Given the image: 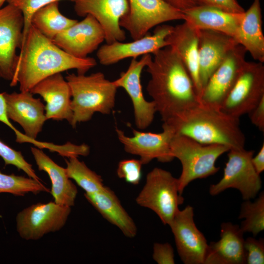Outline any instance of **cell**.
Segmentation results:
<instances>
[{
	"instance_id": "obj_1",
	"label": "cell",
	"mask_w": 264,
	"mask_h": 264,
	"mask_svg": "<svg viewBox=\"0 0 264 264\" xmlns=\"http://www.w3.org/2000/svg\"><path fill=\"white\" fill-rule=\"evenodd\" d=\"M146 66L151 78L146 90L163 122L199 103L191 78L170 46L153 53Z\"/></svg>"
},
{
	"instance_id": "obj_2",
	"label": "cell",
	"mask_w": 264,
	"mask_h": 264,
	"mask_svg": "<svg viewBox=\"0 0 264 264\" xmlns=\"http://www.w3.org/2000/svg\"><path fill=\"white\" fill-rule=\"evenodd\" d=\"M96 65L93 58H79L66 53L31 25L10 86L18 83L21 91H30L50 75L72 69H76L77 74H85Z\"/></svg>"
},
{
	"instance_id": "obj_3",
	"label": "cell",
	"mask_w": 264,
	"mask_h": 264,
	"mask_svg": "<svg viewBox=\"0 0 264 264\" xmlns=\"http://www.w3.org/2000/svg\"><path fill=\"white\" fill-rule=\"evenodd\" d=\"M175 135L189 137L204 144H220L244 148L245 138L240 119L220 109L199 103L163 122Z\"/></svg>"
},
{
	"instance_id": "obj_4",
	"label": "cell",
	"mask_w": 264,
	"mask_h": 264,
	"mask_svg": "<svg viewBox=\"0 0 264 264\" xmlns=\"http://www.w3.org/2000/svg\"><path fill=\"white\" fill-rule=\"evenodd\" d=\"M71 92L73 118L70 125L75 128L90 120L95 112L108 114L113 109L118 88L101 72L85 74H68L66 77Z\"/></svg>"
},
{
	"instance_id": "obj_5",
	"label": "cell",
	"mask_w": 264,
	"mask_h": 264,
	"mask_svg": "<svg viewBox=\"0 0 264 264\" xmlns=\"http://www.w3.org/2000/svg\"><path fill=\"white\" fill-rule=\"evenodd\" d=\"M170 148L174 158H177L182 165L178 178L181 195L191 181L216 174L220 169L215 165L217 159L230 150L224 145L204 144L182 135H174Z\"/></svg>"
},
{
	"instance_id": "obj_6",
	"label": "cell",
	"mask_w": 264,
	"mask_h": 264,
	"mask_svg": "<svg viewBox=\"0 0 264 264\" xmlns=\"http://www.w3.org/2000/svg\"><path fill=\"white\" fill-rule=\"evenodd\" d=\"M184 200L179 193L178 178L158 167L147 175L145 184L135 199L138 205L154 211L164 224L168 225Z\"/></svg>"
},
{
	"instance_id": "obj_7",
	"label": "cell",
	"mask_w": 264,
	"mask_h": 264,
	"mask_svg": "<svg viewBox=\"0 0 264 264\" xmlns=\"http://www.w3.org/2000/svg\"><path fill=\"white\" fill-rule=\"evenodd\" d=\"M253 155L252 150L230 149L223 176L217 183L211 185L210 194L216 196L227 189L234 188L240 192L244 200L255 198L261 189L262 181L251 162Z\"/></svg>"
},
{
	"instance_id": "obj_8",
	"label": "cell",
	"mask_w": 264,
	"mask_h": 264,
	"mask_svg": "<svg viewBox=\"0 0 264 264\" xmlns=\"http://www.w3.org/2000/svg\"><path fill=\"white\" fill-rule=\"evenodd\" d=\"M264 97V66L259 62H247L220 109L239 118L248 114Z\"/></svg>"
},
{
	"instance_id": "obj_9",
	"label": "cell",
	"mask_w": 264,
	"mask_h": 264,
	"mask_svg": "<svg viewBox=\"0 0 264 264\" xmlns=\"http://www.w3.org/2000/svg\"><path fill=\"white\" fill-rule=\"evenodd\" d=\"M71 207L50 201L37 203L20 211L16 217L17 230L25 240H37L58 231L65 225Z\"/></svg>"
},
{
	"instance_id": "obj_10",
	"label": "cell",
	"mask_w": 264,
	"mask_h": 264,
	"mask_svg": "<svg viewBox=\"0 0 264 264\" xmlns=\"http://www.w3.org/2000/svg\"><path fill=\"white\" fill-rule=\"evenodd\" d=\"M129 11L120 21L133 40L149 33L153 27L164 22L184 20L182 11L176 9L162 0H128Z\"/></svg>"
},
{
	"instance_id": "obj_11",
	"label": "cell",
	"mask_w": 264,
	"mask_h": 264,
	"mask_svg": "<svg viewBox=\"0 0 264 264\" xmlns=\"http://www.w3.org/2000/svg\"><path fill=\"white\" fill-rule=\"evenodd\" d=\"M23 17L15 5L8 3L0 8V79L11 83L17 69L23 40Z\"/></svg>"
},
{
	"instance_id": "obj_12",
	"label": "cell",
	"mask_w": 264,
	"mask_h": 264,
	"mask_svg": "<svg viewBox=\"0 0 264 264\" xmlns=\"http://www.w3.org/2000/svg\"><path fill=\"white\" fill-rule=\"evenodd\" d=\"M246 52L238 44L228 52L203 88L199 98L200 103L220 109L246 61Z\"/></svg>"
},
{
	"instance_id": "obj_13",
	"label": "cell",
	"mask_w": 264,
	"mask_h": 264,
	"mask_svg": "<svg viewBox=\"0 0 264 264\" xmlns=\"http://www.w3.org/2000/svg\"><path fill=\"white\" fill-rule=\"evenodd\" d=\"M193 208L179 211L169 224L178 255L185 264H204L208 244L194 220Z\"/></svg>"
},
{
	"instance_id": "obj_14",
	"label": "cell",
	"mask_w": 264,
	"mask_h": 264,
	"mask_svg": "<svg viewBox=\"0 0 264 264\" xmlns=\"http://www.w3.org/2000/svg\"><path fill=\"white\" fill-rule=\"evenodd\" d=\"M163 131L159 133L143 132L132 129L133 136H127L124 132L116 127L115 131L119 141L126 152L138 155L143 165L156 159L161 162L172 161L171 142L175 135L173 131L163 123Z\"/></svg>"
},
{
	"instance_id": "obj_15",
	"label": "cell",
	"mask_w": 264,
	"mask_h": 264,
	"mask_svg": "<svg viewBox=\"0 0 264 264\" xmlns=\"http://www.w3.org/2000/svg\"><path fill=\"white\" fill-rule=\"evenodd\" d=\"M174 26L162 24L156 26L153 34L148 33L144 37L128 43L115 42L101 46L96 56L99 63L110 66L129 58H136L139 56L152 53L168 46L166 38Z\"/></svg>"
},
{
	"instance_id": "obj_16",
	"label": "cell",
	"mask_w": 264,
	"mask_h": 264,
	"mask_svg": "<svg viewBox=\"0 0 264 264\" xmlns=\"http://www.w3.org/2000/svg\"><path fill=\"white\" fill-rule=\"evenodd\" d=\"M74 2L77 15L89 14L98 21L104 30L106 44L126 39L120 21L129 12L128 0H76Z\"/></svg>"
},
{
	"instance_id": "obj_17",
	"label": "cell",
	"mask_w": 264,
	"mask_h": 264,
	"mask_svg": "<svg viewBox=\"0 0 264 264\" xmlns=\"http://www.w3.org/2000/svg\"><path fill=\"white\" fill-rule=\"evenodd\" d=\"M152 59L150 54L143 55L138 60L132 58L128 69L122 72L119 77L113 81L116 86L123 88L131 98L135 124L140 130L146 129L152 124L156 112L154 101L145 99L141 83L142 70Z\"/></svg>"
},
{
	"instance_id": "obj_18",
	"label": "cell",
	"mask_w": 264,
	"mask_h": 264,
	"mask_svg": "<svg viewBox=\"0 0 264 264\" xmlns=\"http://www.w3.org/2000/svg\"><path fill=\"white\" fill-rule=\"evenodd\" d=\"M104 41L105 34L102 27L89 14L59 33L52 40L65 52L79 58L87 57Z\"/></svg>"
},
{
	"instance_id": "obj_19",
	"label": "cell",
	"mask_w": 264,
	"mask_h": 264,
	"mask_svg": "<svg viewBox=\"0 0 264 264\" xmlns=\"http://www.w3.org/2000/svg\"><path fill=\"white\" fill-rule=\"evenodd\" d=\"M4 96L8 118L20 124L26 136L35 140L47 120L40 99L34 98L30 91L4 92Z\"/></svg>"
},
{
	"instance_id": "obj_20",
	"label": "cell",
	"mask_w": 264,
	"mask_h": 264,
	"mask_svg": "<svg viewBox=\"0 0 264 264\" xmlns=\"http://www.w3.org/2000/svg\"><path fill=\"white\" fill-rule=\"evenodd\" d=\"M30 92L33 94L40 95L45 101V115L47 120H66L71 124L73 118L71 92L61 73L44 79Z\"/></svg>"
},
{
	"instance_id": "obj_21",
	"label": "cell",
	"mask_w": 264,
	"mask_h": 264,
	"mask_svg": "<svg viewBox=\"0 0 264 264\" xmlns=\"http://www.w3.org/2000/svg\"><path fill=\"white\" fill-rule=\"evenodd\" d=\"M239 44L234 37L211 30H199L198 65L202 90L209 78L226 55Z\"/></svg>"
},
{
	"instance_id": "obj_22",
	"label": "cell",
	"mask_w": 264,
	"mask_h": 264,
	"mask_svg": "<svg viewBox=\"0 0 264 264\" xmlns=\"http://www.w3.org/2000/svg\"><path fill=\"white\" fill-rule=\"evenodd\" d=\"M198 34L186 22L174 26L166 38L168 46L177 54L188 72L198 99L202 91L198 65Z\"/></svg>"
},
{
	"instance_id": "obj_23",
	"label": "cell",
	"mask_w": 264,
	"mask_h": 264,
	"mask_svg": "<svg viewBox=\"0 0 264 264\" xmlns=\"http://www.w3.org/2000/svg\"><path fill=\"white\" fill-rule=\"evenodd\" d=\"M220 239L208 244L204 264H246L243 232L231 222L221 225Z\"/></svg>"
},
{
	"instance_id": "obj_24",
	"label": "cell",
	"mask_w": 264,
	"mask_h": 264,
	"mask_svg": "<svg viewBox=\"0 0 264 264\" xmlns=\"http://www.w3.org/2000/svg\"><path fill=\"white\" fill-rule=\"evenodd\" d=\"M184 22L198 30H211L234 37L242 19V13H233L220 9L198 5L182 11Z\"/></svg>"
},
{
	"instance_id": "obj_25",
	"label": "cell",
	"mask_w": 264,
	"mask_h": 264,
	"mask_svg": "<svg viewBox=\"0 0 264 264\" xmlns=\"http://www.w3.org/2000/svg\"><path fill=\"white\" fill-rule=\"evenodd\" d=\"M85 198L101 216L118 227L127 237L133 238L137 234L136 225L122 205L114 192L105 186L93 193H85Z\"/></svg>"
},
{
	"instance_id": "obj_26",
	"label": "cell",
	"mask_w": 264,
	"mask_h": 264,
	"mask_svg": "<svg viewBox=\"0 0 264 264\" xmlns=\"http://www.w3.org/2000/svg\"><path fill=\"white\" fill-rule=\"evenodd\" d=\"M31 151L39 170L46 172L50 177L51 182L50 192L54 202L62 205L73 206L78 190L68 176L66 168L56 164L38 148L31 147Z\"/></svg>"
},
{
	"instance_id": "obj_27",
	"label": "cell",
	"mask_w": 264,
	"mask_h": 264,
	"mask_svg": "<svg viewBox=\"0 0 264 264\" xmlns=\"http://www.w3.org/2000/svg\"><path fill=\"white\" fill-rule=\"evenodd\" d=\"M255 60L264 62V36L262 30L260 0H254L246 11L234 37Z\"/></svg>"
},
{
	"instance_id": "obj_28",
	"label": "cell",
	"mask_w": 264,
	"mask_h": 264,
	"mask_svg": "<svg viewBox=\"0 0 264 264\" xmlns=\"http://www.w3.org/2000/svg\"><path fill=\"white\" fill-rule=\"evenodd\" d=\"M78 21L63 15L59 9V1L50 3L37 10L31 20V25L51 40Z\"/></svg>"
},
{
	"instance_id": "obj_29",
	"label": "cell",
	"mask_w": 264,
	"mask_h": 264,
	"mask_svg": "<svg viewBox=\"0 0 264 264\" xmlns=\"http://www.w3.org/2000/svg\"><path fill=\"white\" fill-rule=\"evenodd\" d=\"M66 173L85 193H93L102 190L105 185L101 176L90 170L78 156H71L66 161Z\"/></svg>"
},
{
	"instance_id": "obj_30",
	"label": "cell",
	"mask_w": 264,
	"mask_h": 264,
	"mask_svg": "<svg viewBox=\"0 0 264 264\" xmlns=\"http://www.w3.org/2000/svg\"><path fill=\"white\" fill-rule=\"evenodd\" d=\"M239 219L242 221L241 229L243 233H251L256 237L264 230V194L262 192L254 202L246 200L242 203Z\"/></svg>"
},
{
	"instance_id": "obj_31",
	"label": "cell",
	"mask_w": 264,
	"mask_h": 264,
	"mask_svg": "<svg viewBox=\"0 0 264 264\" xmlns=\"http://www.w3.org/2000/svg\"><path fill=\"white\" fill-rule=\"evenodd\" d=\"M50 191L41 181L31 177L6 175L0 172V193H8L17 196H23L28 193L37 194Z\"/></svg>"
},
{
	"instance_id": "obj_32",
	"label": "cell",
	"mask_w": 264,
	"mask_h": 264,
	"mask_svg": "<svg viewBox=\"0 0 264 264\" xmlns=\"http://www.w3.org/2000/svg\"><path fill=\"white\" fill-rule=\"evenodd\" d=\"M59 0H7L8 3L17 7L21 11L23 17V40L21 49L24 46L27 33L31 26V20L34 13L46 5ZM68 0L74 2L76 0Z\"/></svg>"
},
{
	"instance_id": "obj_33",
	"label": "cell",
	"mask_w": 264,
	"mask_h": 264,
	"mask_svg": "<svg viewBox=\"0 0 264 264\" xmlns=\"http://www.w3.org/2000/svg\"><path fill=\"white\" fill-rule=\"evenodd\" d=\"M0 156L4 160L5 165H14L23 171L29 177L41 181L32 165L25 160L22 153L12 149L0 140Z\"/></svg>"
},
{
	"instance_id": "obj_34",
	"label": "cell",
	"mask_w": 264,
	"mask_h": 264,
	"mask_svg": "<svg viewBox=\"0 0 264 264\" xmlns=\"http://www.w3.org/2000/svg\"><path fill=\"white\" fill-rule=\"evenodd\" d=\"M142 165L140 159L122 160L118 163L117 175L130 184L137 185L141 179Z\"/></svg>"
},
{
	"instance_id": "obj_35",
	"label": "cell",
	"mask_w": 264,
	"mask_h": 264,
	"mask_svg": "<svg viewBox=\"0 0 264 264\" xmlns=\"http://www.w3.org/2000/svg\"><path fill=\"white\" fill-rule=\"evenodd\" d=\"M246 264H264V240L248 237L244 240Z\"/></svg>"
},
{
	"instance_id": "obj_36",
	"label": "cell",
	"mask_w": 264,
	"mask_h": 264,
	"mask_svg": "<svg viewBox=\"0 0 264 264\" xmlns=\"http://www.w3.org/2000/svg\"><path fill=\"white\" fill-rule=\"evenodd\" d=\"M153 258L158 264H174L175 263L173 248L168 242L154 243Z\"/></svg>"
},
{
	"instance_id": "obj_37",
	"label": "cell",
	"mask_w": 264,
	"mask_h": 264,
	"mask_svg": "<svg viewBox=\"0 0 264 264\" xmlns=\"http://www.w3.org/2000/svg\"><path fill=\"white\" fill-rule=\"evenodd\" d=\"M198 5L212 6L233 13L245 11L237 0H198Z\"/></svg>"
},
{
	"instance_id": "obj_38",
	"label": "cell",
	"mask_w": 264,
	"mask_h": 264,
	"mask_svg": "<svg viewBox=\"0 0 264 264\" xmlns=\"http://www.w3.org/2000/svg\"><path fill=\"white\" fill-rule=\"evenodd\" d=\"M251 123L261 131L264 132V97L248 113Z\"/></svg>"
},
{
	"instance_id": "obj_39",
	"label": "cell",
	"mask_w": 264,
	"mask_h": 264,
	"mask_svg": "<svg viewBox=\"0 0 264 264\" xmlns=\"http://www.w3.org/2000/svg\"><path fill=\"white\" fill-rule=\"evenodd\" d=\"M0 122L6 125L14 131L16 135V138H19L22 136L23 133L20 132L14 127L7 116L4 92L0 93Z\"/></svg>"
},
{
	"instance_id": "obj_40",
	"label": "cell",
	"mask_w": 264,
	"mask_h": 264,
	"mask_svg": "<svg viewBox=\"0 0 264 264\" xmlns=\"http://www.w3.org/2000/svg\"><path fill=\"white\" fill-rule=\"evenodd\" d=\"M171 7L183 11L198 5V0H162Z\"/></svg>"
},
{
	"instance_id": "obj_41",
	"label": "cell",
	"mask_w": 264,
	"mask_h": 264,
	"mask_svg": "<svg viewBox=\"0 0 264 264\" xmlns=\"http://www.w3.org/2000/svg\"><path fill=\"white\" fill-rule=\"evenodd\" d=\"M252 165L258 174L260 175L264 170V144L259 152L251 159Z\"/></svg>"
},
{
	"instance_id": "obj_42",
	"label": "cell",
	"mask_w": 264,
	"mask_h": 264,
	"mask_svg": "<svg viewBox=\"0 0 264 264\" xmlns=\"http://www.w3.org/2000/svg\"><path fill=\"white\" fill-rule=\"evenodd\" d=\"M5 1H7V0H0V8H1Z\"/></svg>"
}]
</instances>
